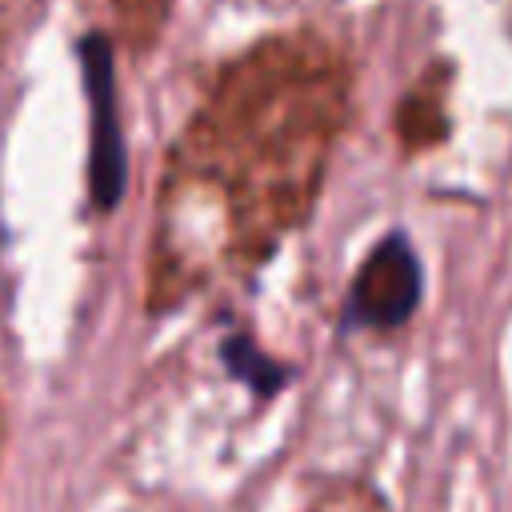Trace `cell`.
Instances as JSON below:
<instances>
[{
	"mask_svg": "<svg viewBox=\"0 0 512 512\" xmlns=\"http://www.w3.org/2000/svg\"><path fill=\"white\" fill-rule=\"evenodd\" d=\"M420 260L404 232H388L372 244L352 276L344 324L352 328H400L420 304Z\"/></svg>",
	"mask_w": 512,
	"mask_h": 512,
	"instance_id": "6da1fadb",
	"label": "cell"
},
{
	"mask_svg": "<svg viewBox=\"0 0 512 512\" xmlns=\"http://www.w3.org/2000/svg\"><path fill=\"white\" fill-rule=\"evenodd\" d=\"M84 60V88L92 104V164H88V184L96 208H116L124 196L128 180V156H124V136L116 120V76H112V52L104 36H88L80 44Z\"/></svg>",
	"mask_w": 512,
	"mask_h": 512,
	"instance_id": "7a4b0ae2",
	"label": "cell"
},
{
	"mask_svg": "<svg viewBox=\"0 0 512 512\" xmlns=\"http://www.w3.org/2000/svg\"><path fill=\"white\" fill-rule=\"evenodd\" d=\"M220 356H224L228 372H232V376H240L256 396H272V392H280V388H284V380H288V368H284V364H276V360H268V356H264L260 348H252V340H244V336L224 340Z\"/></svg>",
	"mask_w": 512,
	"mask_h": 512,
	"instance_id": "3957f363",
	"label": "cell"
}]
</instances>
